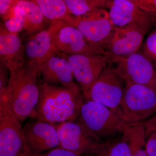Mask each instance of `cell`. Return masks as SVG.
Listing matches in <instances>:
<instances>
[{
  "label": "cell",
  "instance_id": "obj_1",
  "mask_svg": "<svg viewBox=\"0 0 156 156\" xmlns=\"http://www.w3.org/2000/svg\"><path fill=\"white\" fill-rule=\"evenodd\" d=\"M40 95L33 119L52 124L75 121L84 102L81 93L68 88L39 84Z\"/></svg>",
  "mask_w": 156,
  "mask_h": 156
},
{
  "label": "cell",
  "instance_id": "obj_2",
  "mask_svg": "<svg viewBox=\"0 0 156 156\" xmlns=\"http://www.w3.org/2000/svg\"><path fill=\"white\" fill-rule=\"evenodd\" d=\"M10 73L6 95L11 108L20 121L33 118L40 95L37 67L27 61Z\"/></svg>",
  "mask_w": 156,
  "mask_h": 156
},
{
  "label": "cell",
  "instance_id": "obj_3",
  "mask_svg": "<svg viewBox=\"0 0 156 156\" xmlns=\"http://www.w3.org/2000/svg\"><path fill=\"white\" fill-rule=\"evenodd\" d=\"M77 119L100 142L122 134L129 124L123 119L119 109L109 108L92 100L84 102Z\"/></svg>",
  "mask_w": 156,
  "mask_h": 156
},
{
  "label": "cell",
  "instance_id": "obj_4",
  "mask_svg": "<svg viewBox=\"0 0 156 156\" xmlns=\"http://www.w3.org/2000/svg\"><path fill=\"white\" fill-rule=\"evenodd\" d=\"M29 152L20 121L0 89V156H24Z\"/></svg>",
  "mask_w": 156,
  "mask_h": 156
},
{
  "label": "cell",
  "instance_id": "obj_5",
  "mask_svg": "<svg viewBox=\"0 0 156 156\" xmlns=\"http://www.w3.org/2000/svg\"><path fill=\"white\" fill-rule=\"evenodd\" d=\"M48 30L58 53L68 55H109L104 47L90 42L77 27L66 21H52L50 22Z\"/></svg>",
  "mask_w": 156,
  "mask_h": 156
},
{
  "label": "cell",
  "instance_id": "obj_6",
  "mask_svg": "<svg viewBox=\"0 0 156 156\" xmlns=\"http://www.w3.org/2000/svg\"><path fill=\"white\" fill-rule=\"evenodd\" d=\"M128 124L140 122L156 114V90L143 85H126L119 108Z\"/></svg>",
  "mask_w": 156,
  "mask_h": 156
},
{
  "label": "cell",
  "instance_id": "obj_7",
  "mask_svg": "<svg viewBox=\"0 0 156 156\" xmlns=\"http://www.w3.org/2000/svg\"><path fill=\"white\" fill-rule=\"evenodd\" d=\"M111 56V63L116 64V69L126 85L137 84L156 90L155 68L143 53L137 52L126 57Z\"/></svg>",
  "mask_w": 156,
  "mask_h": 156
},
{
  "label": "cell",
  "instance_id": "obj_8",
  "mask_svg": "<svg viewBox=\"0 0 156 156\" xmlns=\"http://www.w3.org/2000/svg\"><path fill=\"white\" fill-rule=\"evenodd\" d=\"M109 63L83 95L85 99L96 101L113 109L119 108L122 99L126 83Z\"/></svg>",
  "mask_w": 156,
  "mask_h": 156
},
{
  "label": "cell",
  "instance_id": "obj_9",
  "mask_svg": "<svg viewBox=\"0 0 156 156\" xmlns=\"http://www.w3.org/2000/svg\"><path fill=\"white\" fill-rule=\"evenodd\" d=\"M63 54L68 61L74 77L80 84L83 95L88 92L111 61L110 54Z\"/></svg>",
  "mask_w": 156,
  "mask_h": 156
},
{
  "label": "cell",
  "instance_id": "obj_10",
  "mask_svg": "<svg viewBox=\"0 0 156 156\" xmlns=\"http://www.w3.org/2000/svg\"><path fill=\"white\" fill-rule=\"evenodd\" d=\"M74 27L90 42L105 48L115 27L104 9H95L77 17Z\"/></svg>",
  "mask_w": 156,
  "mask_h": 156
},
{
  "label": "cell",
  "instance_id": "obj_11",
  "mask_svg": "<svg viewBox=\"0 0 156 156\" xmlns=\"http://www.w3.org/2000/svg\"><path fill=\"white\" fill-rule=\"evenodd\" d=\"M59 146L84 156L100 141L77 121H69L56 125Z\"/></svg>",
  "mask_w": 156,
  "mask_h": 156
},
{
  "label": "cell",
  "instance_id": "obj_12",
  "mask_svg": "<svg viewBox=\"0 0 156 156\" xmlns=\"http://www.w3.org/2000/svg\"><path fill=\"white\" fill-rule=\"evenodd\" d=\"M147 31L135 23L115 27L105 49L112 56L126 57L138 52Z\"/></svg>",
  "mask_w": 156,
  "mask_h": 156
},
{
  "label": "cell",
  "instance_id": "obj_13",
  "mask_svg": "<svg viewBox=\"0 0 156 156\" xmlns=\"http://www.w3.org/2000/svg\"><path fill=\"white\" fill-rule=\"evenodd\" d=\"M106 8L116 27L135 23L148 32L156 23V16L140 9L133 0H108Z\"/></svg>",
  "mask_w": 156,
  "mask_h": 156
},
{
  "label": "cell",
  "instance_id": "obj_14",
  "mask_svg": "<svg viewBox=\"0 0 156 156\" xmlns=\"http://www.w3.org/2000/svg\"><path fill=\"white\" fill-rule=\"evenodd\" d=\"M23 130L30 152L40 153L59 147L56 124L35 120L26 123Z\"/></svg>",
  "mask_w": 156,
  "mask_h": 156
},
{
  "label": "cell",
  "instance_id": "obj_15",
  "mask_svg": "<svg viewBox=\"0 0 156 156\" xmlns=\"http://www.w3.org/2000/svg\"><path fill=\"white\" fill-rule=\"evenodd\" d=\"M41 75L42 83L50 85H60L76 93L80 91L74 82L73 74L67 58L62 53H58L45 62L39 70Z\"/></svg>",
  "mask_w": 156,
  "mask_h": 156
},
{
  "label": "cell",
  "instance_id": "obj_16",
  "mask_svg": "<svg viewBox=\"0 0 156 156\" xmlns=\"http://www.w3.org/2000/svg\"><path fill=\"white\" fill-rule=\"evenodd\" d=\"M0 58L4 66L12 71L26 63L24 45L18 34L8 30L3 23L0 25Z\"/></svg>",
  "mask_w": 156,
  "mask_h": 156
},
{
  "label": "cell",
  "instance_id": "obj_17",
  "mask_svg": "<svg viewBox=\"0 0 156 156\" xmlns=\"http://www.w3.org/2000/svg\"><path fill=\"white\" fill-rule=\"evenodd\" d=\"M24 47L27 60L37 67L38 73L45 62L58 53L48 29L30 35Z\"/></svg>",
  "mask_w": 156,
  "mask_h": 156
},
{
  "label": "cell",
  "instance_id": "obj_18",
  "mask_svg": "<svg viewBox=\"0 0 156 156\" xmlns=\"http://www.w3.org/2000/svg\"><path fill=\"white\" fill-rule=\"evenodd\" d=\"M17 6L23 15L27 33L30 35L44 30L45 18L36 3L34 1L19 0Z\"/></svg>",
  "mask_w": 156,
  "mask_h": 156
},
{
  "label": "cell",
  "instance_id": "obj_19",
  "mask_svg": "<svg viewBox=\"0 0 156 156\" xmlns=\"http://www.w3.org/2000/svg\"><path fill=\"white\" fill-rule=\"evenodd\" d=\"M41 9L45 19L50 22L63 20L74 26L76 17L70 13L64 0L34 1Z\"/></svg>",
  "mask_w": 156,
  "mask_h": 156
},
{
  "label": "cell",
  "instance_id": "obj_20",
  "mask_svg": "<svg viewBox=\"0 0 156 156\" xmlns=\"http://www.w3.org/2000/svg\"><path fill=\"white\" fill-rule=\"evenodd\" d=\"M122 135L129 146L131 156H148L146 150L145 127L143 123L129 124Z\"/></svg>",
  "mask_w": 156,
  "mask_h": 156
},
{
  "label": "cell",
  "instance_id": "obj_21",
  "mask_svg": "<svg viewBox=\"0 0 156 156\" xmlns=\"http://www.w3.org/2000/svg\"><path fill=\"white\" fill-rule=\"evenodd\" d=\"M84 156H131L128 144L122 134L116 137L99 143Z\"/></svg>",
  "mask_w": 156,
  "mask_h": 156
},
{
  "label": "cell",
  "instance_id": "obj_22",
  "mask_svg": "<svg viewBox=\"0 0 156 156\" xmlns=\"http://www.w3.org/2000/svg\"><path fill=\"white\" fill-rule=\"evenodd\" d=\"M70 13L80 17L97 9L106 8V0H64Z\"/></svg>",
  "mask_w": 156,
  "mask_h": 156
},
{
  "label": "cell",
  "instance_id": "obj_23",
  "mask_svg": "<svg viewBox=\"0 0 156 156\" xmlns=\"http://www.w3.org/2000/svg\"><path fill=\"white\" fill-rule=\"evenodd\" d=\"M145 127L146 150L148 156H156V126L149 120L144 123Z\"/></svg>",
  "mask_w": 156,
  "mask_h": 156
},
{
  "label": "cell",
  "instance_id": "obj_24",
  "mask_svg": "<svg viewBox=\"0 0 156 156\" xmlns=\"http://www.w3.org/2000/svg\"><path fill=\"white\" fill-rule=\"evenodd\" d=\"M14 13L15 15L14 17L6 20L3 23L9 31L18 34L24 29V20L22 12L17 6V4L14 9Z\"/></svg>",
  "mask_w": 156,
  "mask_h": 156
},
{
  "label": "cell",
  "instance_id": "obj_25",
  "mask_svg": "<svg viewBox=\"0 0 156 156\" xmlns=\"http://www.w3.org/2000/svg\"><path fill=\"white\" fill-rule=\"evenodd\" d=\"M143 53L152 62L156 61V28L149 35L144 44Z\"/></svg>",
  "mask_w": 156,
  "mask_h": 156
},
{
  "label": "cell",
  "instance_id": "obj_26",
  "mask_svg": "<svg viewBox=\"0 0 156 156\" xmlns=\"http://www.w3.org/2000/svg\"><path fill=\"white\" fill-rule=\"evenodd\" d=\"M19 0H0V15L3 22L15 15L14 9Z\"/></svg>",
  "mask_w": 156,
  "mask_h": 156
},
{
  "label": "cell",
  "instance_id": "obj_27",
  "mask_svg": "<svg viewBox=\"0 0 156 156\" xmlns=\"http://www.w3.org/2000/svg\"><path fill=\"white\" fill-rule=\"evenodd\" d=\"M24 156H84L82 155L72 152L66 150L60 147H57L51 150L40 153H35L29 152Z\"/></svg>",
  "mask_w": 156,
  "mask_h": 156
},
{
  "label": "cell",
  "instance_id": "obj_28",
  "mask_svg": "<svg viewBox=\"0 0 156 156\" xmlns=\"http://www.w3.org/2000/svg\"><path fill=\"white\" fill-rule=\"evenodd\" d=\"M133 1L143 11L156 16V0H133Z\"/></svg>",
  "mask_w": 156,
  "mask_h": 156
},
{
  "label": "cell",
  "instance_id": "obj_29",
  "mask_svg": "<svg viewBox=\"0 0 156 156\" xmlns=\"http://www.w3.org/2000/svg\"><path fill=\"white\" fill-rule=\"evenodd\" d=\"M150 122L156 126V114L154 115L151 118L148 120Z\"/></svg>",
  "mask_w": 156,
  "mask_h": 156
},
{
  "label": "cell",
  "instance_id": "obj_30",
  "mask_svg": "<svg viewBox=\"0 0 156 156\" xmlns=\"http://www.w3.org/2000/svg\"><path fill=\"white\" fill-rule=\"evenodd\" d=\"M153 63L154 66L155 68L156 71V61L153 62Z\"/></svg>",
  "mask_w": 156,
  "mask_h": 156
}]
</instances>
